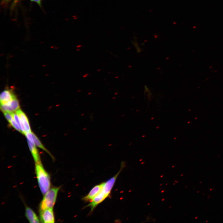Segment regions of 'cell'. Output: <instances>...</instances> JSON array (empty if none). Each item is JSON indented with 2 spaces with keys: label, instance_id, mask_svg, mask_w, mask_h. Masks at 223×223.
<instances>
[{
  "label": "cell",
  "instance_id": "obj_7",
  "mask_svg": "<svg viewBox=\"0 0 223 223\" xmlns=\"http://www.w3.org/2000/svg\"><path fill=\"white\" fill-rule=\"evenodd\" d=\"M25 215L27 219L30 223H39L40 220L36 214L30 208L26 206L25 209Z\"/></svg>",
  "mask_w": 223,
  "mask_h": 223
},
{
  "label": "cell",
  "instance_id": "obj_12",
  "mask_svg": "<svg viewBox=\"0 0 223 223\" xmlns=\"http://www.w3.org/2000/svg\"><path fill=\"white\" fill-rule=\"evenodd\" d=\"M10 124L16 130L22 133V131L19 128V126L13 119L10 123Z\"/></svg>",
  "mask_w": 223,
  "mask_h": 223
},
{
  "label": "cell",
  "instance_id": "obj_1",
  "mask_svg": "<svg viewBox=\"0 0 223 223\" xmlns=\"http://www.w3.org/2000/svg\"><path fill=\"white\" fill-rule=\"evenodd\" d=\"M35 172L40 189L42 194L44 195L50 189V176L42 164H35Z\"/></svg>",
  "mask_w": 223,
  "mask_h": 223
},
{
  "label": "cell",
  "instance_id": "obj_8",
  "mask_svg": "<svg viewBox=\"0 0 223 223\" xmlns=\"http://www.w3.org/2000/svg\"><path fill=\"white\" fill-rule=\"evenodd\" d=\"M15 112L23 122L25 128L26 132H32L28 120L25 113L20 108L16 111Z\"/></svg>",
  "mask_w": 223,
  "mask_h": 223
},
{
  "label": "cell",
  "instance_id": "obj_3",
  "mask_svg": "<svg viewBox=\"0 0 223 223\" xmlns=\"http://www.w3.org/2000/svg\"><path fill=\"white\" fill-rule=\"evenodd\" d=\"M40 220L41 222L53 223L55 222V217L53 208H47L39 211Z\"/></svg>",
  "mask_w": 223,
  "mask_h": 223
},
{
  "label": "cell",
  "instance_id": "obj_6",
  "mask_svg": "<svg viewBox=\"0 0 223 223\" xmlns=\"http://www.w3.org/2000/svg\"><path fill=\"white\" fill-rule=\"evenodd\" d=\"M27 142L30 151L35 164H42L38 151L34 143L27 140Z\"/></svg>",
  "mask_w": 223,
  "mask_h": 223
},
{
  "label": "cell",
  "instance_id": "obj_15",
  "mask_svg": "<svg viewBox=\"0 0 223 223\" xmlns=\"http://www.w3.org/2000/svg\"></svg>",
  "mask_w": 223,
  "mask_h": 223
},
{
  "label": "cell",
  "instance_id": "obj_5",
  "mask_svg": "<svg viewBox=\"0 0 223 223\" xmlns=\"http://www.w3.org/2000/svg\"><path fill=\"white\" fill-rule=\"evenodd\" d=\"M103 182L94 186L88 194L82 198V200L85 202H90L101 191Z\"/></svg>",
  "mask_w": 223,
  "mask_h": 223
},
{
  "label": "cell",
  "instance_id": "obj_13",
  "mask_svg": "<svg viewBox=\"0 0 223 223\" xmlns=\"http://www.w3.org/2000/svg\"><path fill=\"white\" fill-rule=\"evenodd\" d=\"M25 136L28 140L31 142L34 143V141L32 135V132H26L24 134Z\"/></svg>",
  "mask_w": 223,
  "mask_h": 223
},
{
  "label": "cell",
  "instance_id": "obj_2",
  "mask_svg": "<svg viewBox=\"0 0 223 223\" xmlns=\"http://www.w3.org/2000/svg\"><path fill=\"white\" fill-rule=\"evenodd\" d=\"M60 186L50 189L44 195L39 207V211L47 208H53L55 203Z\"/></svg>",
  "mask_w": 223,
  "mask_h": 223
},
{
  "label": "cell",
  "instance_id": "obj_4",
  "mask_svg": "<svg viewBox=\"0 0 223 223\" xmlns=\"http://www.w3.org/2000/svg\"><path fill=\"white\" fill-rule=\"evenodd\" d=\"M16 97L14 89L7 87L0 94V104H4L9 103Z\"/></svg>",
  "mask_w": 223,
  "mask_h": 223
},
{
  "label": "cell",
  "instance_id": "obj_9",
  "mask_svg": "<svg viewBox=\"0 0 223 223\" xmlns=\"http://www.w3.org/2000/svg\"><path fill=\"white\" fill-rule=\"evenodd\" d=\"M32 135L34 141V143L35 145L38 147L42 149L47 153L52 158H53V156H52L49 151L46 149L42 143H41L39 138L36 136V135L33 132H32Z\"/></svg>",
  "mask_w": 223,
  "mask_h": 223
},
{
  "label": "cell",
  "instance_id": "obj_14",
  "mask_svg": "<svg viewBox=\"0 0 223 223\" xmlns=\"http://www.w3.org/2000/svg\"><path fill=\"white\" fill-rule=\"evenodd\" d=\"M32 1L35 2L37 3L39 5H41L40 0H31Z\"/></svg>",
  "mask_w": 223,
  "mask_h": 223
},
{
  "label": "cell",
  "instance_id": "obj_11",
  "mask_svg": "<svg viewBox=\"0 0 223 223\" xmlns=\"http://www.w3.org/2000/svg\"><path fill=\"white\" fill-rule=\"evenodd\" d=\"M3 113L6 119L10 123L13 119L12 112H3Z\"/></svg>",
  "mask_w": 223,
  "mask_h": 223
},
{
  "label": "cell",
  "instance_id": "obj_10",
  "mask_svg": "<svg viewBox=\"0 0 223 223\" xmlns=\"http://www.w3.org/2000/svg\"><path fill=\"white\" fill-rule=\"evenodd\" d=\"M5 104H7L10 106L13 112H15L20 109V103L17 97L14 98L10 102Z\"/></svg>",
  "mask_w": 223,
  "mask_h": 223
}]
</instances>
